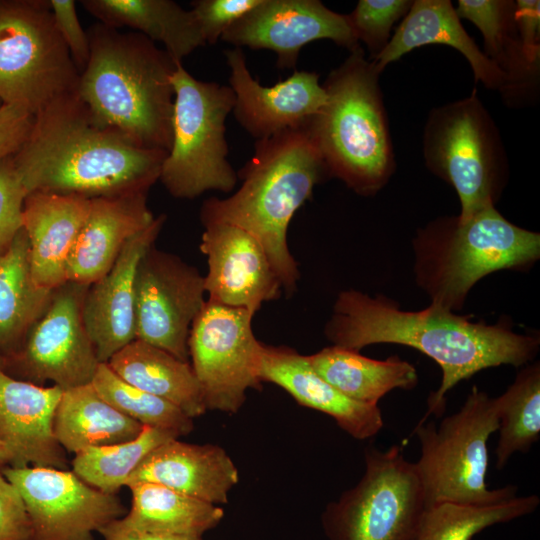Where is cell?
Wrapping results in <instances>:
<instances>
[{
  "label": "cell",
  "mask_w": 540,
  "mask_h": 540,
  "mask_svg": "<svg viewBox=\"0 0 540 540\" xmlns=\"http://www.w3.org/2000/svg\"><path fill=\"white\" fill-rule=\"evenodd\" d=\"M426 508L414 463L402 446L365 450L359 482L321 516L328 540H409Z\"/></svg>",
  "instance_id": "11"
},
{
  "label": "cell",
  "mask_w": 540,
  "mask_h": 540,
  "mask_svg": "<svg viewBox=\"0 0 540 540\" xmlns=\"http://www.w3.org/2000/svg\"><path fill=\"white\" fill-rule=\"evenodd\" d=\"M539 504L535 494L486 505L436 503L425 508L409 540H471L490 526L533 513Z\"/></svg>",
  "instance_id": "33"
},
{
  "label": "cell",
  "mask_w": 540,
  "mask_h": 540,
  "mask_svg": "<svg viewBox=\"0 0 540 540\" xmlns=\"http://www.w3.org/2000/svg\"><path fill=\"white\" fill-rule=\"evenodd\" d=\"M81 4L106 26L129 27L161 42L176 62L206 45L191 10L171 0H84Z\"/></svg>",
  "instance_id": "26"
},
{
  "label": "cell",
  "mask_w": 540,
  "mask_h": 540,
  "mask_svg": "<svg viewBox=\"0 0 540 540\" xmlns=\"http://www.w3.org/2000/svg\"><path fill=\"white\" fill-rule=\"evenodd\" d=\"M510 0H459L456 14L472 22L484 40V54L506 79L507 103L514 104L535 92L539 66L526 57L514 21Z\"/></svg>",
  "instance_id": "28"
},
{
  "label": "cell",
  "mask_w": 540,
  "mask_h": 540,
  "mask_svg": "<svg viewBox=\"0 0 540 540\" xmlns=\"http://www.w3.org/2000/svg\"><path fill=\"white\" fill-rule=\"evenodd\" d=\"M128 488L132 494L131 508L116 520L126 529L202 537L224 517L220 506L162 485L138 483Z\"/></svg>",
  "instance_id": "31"
},
{
  "label": "cell",
  "mask_w": 540,
  "mask_h": 540,
  "mask_svg": "<svg viewBox=\"0 0 540 540\" xmlns=\"http://www.w3.org/2000/svg\"><path fill=\"white\" fill-rule=\"evenodd\" d=\"M107 364L129 384L174 404L192 419L207 411L190 362L135 339Z\"/></svg>",
  "instance_id": "27"
},
{
  "label": "cell",
  "mask_w": 540,
  "mask_h": 540,
  "mask_svg": "<svg viewBox=\"0 0 540 540\" xmlns=\"http://www.w3.org/2000/svg\"><path fill=\"white\" fill-rule=\"evenodd\" d=\"M89 286L67 282L53 291L43 315L15 353L27 382L51 381L62 390L90 384L100 364L82 320Z\"/></svg>",
  "instance_id": "15"
},
{
  "label": "cell",
  "mask_w": 540,
  "mask_h": 540,
  "mask_svg": "<svg viewBox=\"0 0 540 540\" xmlns=\"http://www.w3.org/2000/svg\"><path fill=\"white\" fill-rule=\"evenodd\" d=\"M35 115L19 104L0 107V161L15 154L29 136Z\"/></svg>",
  "instance_id": "42"
},
{
  "label": "cell",
  "mask_w": 540,
  "mask_h": 540,
  "mask_svg": "<svg viewBox=\"0 0 540 540\" xmlns=\"http://www.w3.org/2000/svg\"><path fill=\"white\" fill-rule=\"evenodd\" d=\"M6 464L11 465V455L5 444L0 440V469L2 470Z\"/></svg>",
  "instance_id": "45"
},
{
  "label": "cell",
  "mask_w": 540,
  "mask_h": 540,
  "mask_svg": "<svg viewBox=\"0 0 540 540\" xmlns=\"http://www.w3.org/2000/svg\"><path fill=\"white\" fill-rule=\"evenodd\" d=\"M413 1L360 0L348 14L352 29L359 42L369 51L370 60L377 57L390 40L393 25L409 11Z\"/></svg>",
  "instance_id": "37"
},
{
  "label": "cell",
  "mask_w": 540,
  "mask_h": 540,
  "mask_svg": "<svg viewBox=\"0 0 540 540\" xmlns=\"http://www.w3.org/2000/svg\"><path fill=\"white\" fill-rule=\"evenodd\" d=\"M135 290L136 339L190 362V329L206 303L204 276L153 244L138 264Z\"/></svg>",
  "instance_id": "14"
},
{
  "label": "cell",
  "mask_w": 540,
  "mask_h": 540,
  "mask_svg": "<svg viewBox=\"0 0 540 540\" xmlns=\"http://www.w3.org/2000/svg\"><path fill=\"white\" fill-rule=\"evenodd\" d=\"M441 44L460 52L470 64L475 81L497 90L507 100L506 79L463 28L449 0H416L402 19L383 51L371 60L377 71L411 52L413 49Z\"/></svg>",
  "instance_id": "25"
},
{
  "label": "cell",
  "mask_w": 540,
  "mask_h": 540,
  "mask_svg": "<svg viewBox=\"0 0 540 540\" xmlns=\"http://www.w3.org/2000/svg\"><path fill=\"white\" fill-rule=\"evenodd\" d=\"M203 226L199 248L207 257L204 286L209 301L255 315L264 302L281 296L282 284L253 235L227 223Z\"/></svg>",
  "instance_id": "17"
},
{
  "label": "cell",
  "mask_w": 540,
  "mask_h": 540,
  "mask_svg": "<svg viewBox=\"0 0 540 540\" xmlns=\"http://www.w3.org/2000/svg\"><path fill=\"white\" fill-rule=\"evenodd\" d=\"M380 74L361 45L351 51L322 84L326 101L303 128L328 177L363 196L380 190L395 169Z\"/></svg>",
  "instance_id": "5"
},
{
  "label": "cell",
  "mask_w": 540,
  "mask_h": 540,
  "mask_svg": "<svg viewBox=\"0 0 540 540\" xmlns=\"http://www.w3.org/2000/svg\"><path fill=\"white\" fill-rule=\"evenodd\" d=\"M165 222L166 215L161 214L128 240L111 269L89 285L85 293L82 320L100 363H107L136 339L137 267Z\"/></svg>",
  "instance_id": "19"
},
{
  "label": "cell",
  "mask_w": 540,
  "mask_h": 540,
  "mask_svg": "<svg viewBox=\"0 0 540 540\" xmlns=\"http://www.w3.org/2000/svg\"><path fill=\"white\" fill-rule=\"evenodd\" d=\"M259 377L283 388L300 405L329 415L357 440L374 437L384 425L378 405L344 396L315 372L308 356L293 348L263 344Z\"/></svg>",
  "instance_id": "23"
},
{
  "label": "cell",
  "mask_w": 540,
  "mask_h": 540,
  "mask_svg": "<svg viewBox=\"0 0 540 540\" xmlns=\"http://www.w3.org/2000/svg\"><path fill=\"white\" fill-rule=\"evenodd\" d=\"M3 105L2 101L0 100V107Z\"/></svg>",
  "instance_id": "47"
},
{
  "label": "cell",
  "mask_w": 540,
  "mask_h": 540,
  "mask_svg": "<svg viewBox=\"0 0 540 540\" xmlns=\"http://www.w3.org/2000/svg\"><path fill=\"white\" fill-rule=\"evenodd\" d=\"M328 39L350 52L360 46L348 14L327 8L319 0H262L221 37L234 47L267 49L279 69L296 68L302 47Z\"/></svg>",
  "instance_id": "16"
},
{
  "label": "cell",
  "mask_w": 540,
  "mask_h": 540,
  "mask_svg": "<svg viewBox=\"0 0 540 540\" xmlns=\"http://www.w3.org/2000/svg\"><path fill=\"white\" fill-rule=\"evenodd\" d=\"M155 217L147 192L90 199L85 222L67 265V281L91 285L115 263L124 245Z\"/></svg>",
  "instance_id": "22"
},
{
  "label": "cell",
  "mask_w": 540,
  "mask_h": 540,
  "mask_svg": "<svg viewBox=\"0 0 540 540\" xmlns=\"http://www.w3.org/2000/svg\"><path fill=\"white\" fill-rule=\"evenodd\" d=\"M63 391L18 380L0 370V440L12 467L67 470L65 450L54 434V415Z\"/></svg>",
  "instance_id": "20"
},
{
  "label": "cell",
  "mask_w": 540,
  "mask_h": 540,
  "mask_svg": "<svg viewBox=\"0 0 540 540\" xmlns=\"http://www.w3.org/2000/svg\"><path fill=\"white\" fill-rule=\"evenodd\" d=\"M91 384L110 405L143 426L168 431L178 437L193 430V419L177 406L129 384L107 363L99 364Z\"/></svg>",
  "instance_id": "36"
},
{
  "label": "cell",
  "mask_w": 540,
  "mask_h": 540,
  "mask_svg": "<svg viewBox=\"0 0 540 540\" xmlns=\"http://www.w3.org/2000/svg\"><path fill=\"white\" fill-rule=\"evenodd\" d=\"M26 505L32 540H94V533L126 514L117 494L105 493L73 471L4 467Z\"/></svg>",
  "instance_id": "13"
},
{
  "label": "cell",
  "mask_w": 540,
  "mask_h": 540,
  "mask_svg": "<svg viewBox=\"0 0 540 540\" xmlns=\"http://www.w3.org/2000/svg\"><path fill=\"white\" fill-rule=\"evenodd\" d=\"M89 207L90 199L80 196L38 191L26 196L23 228L37 286L54 290L68 282V260Z\"/></svg>",
  "instance_id": "24"
},
{
  "label": "cell",
  "mask_w": 540,
  "mask_h": 540,
  "mask_svg": "<svg viewBox=\"0 0 540 540\" xmlns=\"http://www.w3.org/2000/svg\"><path fill=\"white\" fill-rule=\"evenodd\" d=\"M240 188L227 198L203 202V225L227 223L253 235L265 250L283 291L296 290L300 277L287 243L295 212L328 177L323 160L305 130H288L255 141L254 153L237 173Z\"/></svg>",
  "instance_id": "4"
},
{
  "label": "cell",
  "mask_w": 540,
  "mask_h": 540,
  "mask_svg": "<svg viewBox=\"0 0 540 540\" xmlns=\"http://www.w3.org/2000/svg\"><path fill=\"white\" fill-rule=\"evenodd\" d=\"M167 153L141 148L99 125L75 92L35 114L28 138L12 157L28 194L93 199L148 193Z\"/></svg>",
  "instance_id": "2"
},
{
  "label": "cell",
  "mask_w": 540,
  "mask_h": 540,
  "mask_svg": "<svg viewBox=\"0 0 540 540\" xmlns=\"http://www.w3.org/2000/svg\"><path fill=\"white\" fill-rule=\"evenodd\" d=\"M104 540H202V537L165 533H151L121 527L116 520L98 532Z\"/></svg>",
  "instance_id": "44"
},
{
  "label": "cell",
  "mask_w": 540,
  "mask_h": 540,
  "mask_svg": "<svg viewBox=\"0 0 540 540\" xmlns=\"http://www.w3.org/2000/svg\"><path fill=\"white\" fill-rule=\"evenodd\" d=\"M315 372L347 398L377 406L390 391L413 389L416 368L398 356L376 360L358 351L332 345L308 356Z\"/></svg>",
  "instance_id": "29"
},
{
  "label": "cell",
  "mask_w": 540,
  "mask_h": 540,
  "mask_svg": "<svg viewBox=\"0 0 540 540\" xmlns=\"http://www.w3.org/2000/svg\"><path fill=\"white\" fill-rule=\"evenodd\" d=\"M13 155L0 161V254L9 248L23 228V205L28 195Z\"/></svg>",
  "instance_id": "38"
},
{
  "label": "cell",
  "mask_w": 540,
  "mask_h": 540,
  "mask_svg": "<svg viewBox=\"0 0 540 540\" xmlns=\"http://www.w3.org/2000/svg\"><path fill=\"white\" fill-rule=\"evenodd\" d=\"M497 398L499 440L496 465L502 469L516 452L526 453L540 437V366L523 368Z\"/></svg>",
  "instance_id": "34"
},
{
  "label": "cell",
  "mask_w": 540,
  "mask_h": 540,
  "mask_svg": "<svg viewBox=\"0 0 540 540\" xmlns=\"http://www.w3.org/2000/svg\"><path fill=\"white\" fill-rule=\"evenodd\" d=\"M143 427L104 400L91 383L63 391L53 423L58 443L74 454L135 439Z\"/></svg>",
  "instance_id": "30"
},
{
  "label": "cell",
  "mask_w": 540,
  "mask_h": 540,
  "mask_svg": "<svg viewBox=\"0 0 540 540\" xmlns=\"http://www.w3.org/2000/svg\"><path fill=\"white\" fill-rule=\"evenodd\" d=\"M55 28L66 45L79 74L85 68L90 54L88 33L80 24L73 0H49Z\"/></svg>",
  "instance_id": "40"
},
{
  "label": "cell",
  "mask_w": 540,
  "mask_h": 540,
  "mask_svg": "<svg viewBox=\"0 0 540 540\" xmlns=\"http://www.w3.org/2000/svg\"><path fill=\"white\" fill-rule=\"evenodd\" d=\"M87 33L90 54L77 94L94 121L141 148L168 152L177 62L138 32L98 23Z\"/></svg>",
  "instance_id": "3"
},
{
  "label": "cell",
  "mask_w": 540,
  "mask_h": 540,
  "mask_svg": "<svg viewBox=\"0 0 540 540\" xmlns=\"http://www.w3.org/2000/svg\"><path fill=\"white\" fill-rule=\"evenodd\" d=\"M325 335L333 345L349 350L359 352L371 344L393 343L415 348L436 361L442 382L429 395L427 411L419 423L432 414H443L445 395L460 381L487 368L524 365L539 348L538 338L518 334L505 324L472 322L435 304L420 311H404L386 297L356 290L338 295Z\"/></svg>",
  "instance_id": "1"
},
{
  "label": "cell",
  "mask_w": 540,
  "mask_h": 540,
  "mask_svg": "<svg viewBox=\"0 0 540 540\" xmlns=\"http://www.w3.org/2000/svg\"><path fill=\"white\" fill-rule=\"evenodd\" d=\"M2 364H3V361H2V356H1V353H0V370H2Z\"/></svg>",
  "instance_id": "46"
},
{
  "label": "cell",
  "mask_w": 540,
  "mask_h": 540,
  "mask_svg": "<svg viewBox=\"0 0 540 540\" xmlns=\"http://www.w3.org/2000/svg\"><path fill=\"white\" fill-rule=\"evenodd\" d=\"M55 290V289H54ZM54 290L36 285L30 266L28 236L22 228L0 254V348L14 352L46 311Z\"/></svg>",
  "instance_id": "32"
},
{
  "label": "cell",
  "mask_w": 540,
  "mask_h": 540,
  "mask_svg": "<svg viewBox=\"0 0 540 540\" xmlns=\"http://www.w3.org/2000/svg\"><path fill=\"white\" fill-rule=\"evenodd\" d=\"M172 140L159 180L175 198L232 191L237 173L227 160L225 121L235 96L229 85L195 79L177 62L172 76Z\"/></svg>",
  "instance_id": "8"
},
{
  "label": "cell",
  "mask_w": 540,
  "mask_h": 540,
  "mask_svg": "<svg viewBox=\"0 0 540 540\" xmlns=\"http://www.w3.org/2000/svg\"><path fill=\"white\" fill-rule=\"evenodd\" d=\"M174 438L179 437L168 431L144 426L135 439L76 453L71 463L72 471L92 487L117 494L153 449Z\"/></svg>",
  "instance_id": "35"
},
{
  "label": "cell",
  "mask_w": 540,
  "mask_h": 540,
  "mask_svg": "<svg viewBox=\"0 0 540 540\" xmlns=\"http://www.w3.org/2000/svg\"><path fill=\"white\" fill-rule=\"evenodd\" d=\"M499 428L497 398L474 386L462 407L434 422L418 423L413 431L421 454L414 463L426 507L440 502L486 505L517 493L508 485L489 489L485 479L489 464L488 440Z\"/></svg>",
  "instance_id": "7"
},
{
  "label": "cell",
  "mask_w": 540,
  "mask_h": 540,
  "mask_svg": "<svg viewBox=\"0 0 540 540\" xmlns=\"http://www.w3.org/2000/svg\"><path fill=\"white\" fill-rule=\"evenodd\" d=\"M262 0H196L191 12L205 44L215 45L222 35Z\"/></svg>",
  "instance_id": "39"
},
{
  "label": "cell",
  "mask_w": 540,
  "mask_h": 540,
  "mask_svg": "<svg viewBox=\"0 0 540 540\" xmlns=\"http://www.w3.org/2000/svg\"><path fill=\"white\" fill-rule=\"evenodd\" d=\"M0 540H32V525L24 500L1 472Z\"/></svg>",
  "instance_id": "41"
},
{
  "label": "cell",
  "mask_w": 540,
  "mask_h": 540,
  "mask_svg": "<svg viewBox=\"0 0 540 540\" xmlns=\"http://www.w3.org/2000/svg\"><path fill=\"white\" fill-rule=\"evenodd\" d=\"M414 249L417 283L431 304L453 311L484 276L536 261L540 236L488 206L466 220L457 216L431 222L418 232Z\"/></svg>",
  "instance_id": "6"
},
{
  "label": "cell",
  "mask_w": 540,
  "mask_h": 540,
  "mask_svg": "<svg viewBox=\"0 0 540 540\" xmlns=\"http://www.w3.org/2000/svg\"><path fill=\"white\" fill-rule=\"evenodd\" d=\"M514 21L527 59L540 64V2L518 0L515 2Z\"/></svg>",
  "instance_id": "43"
},
{
  "label": "cell",
  "mask_w": 540,
  "mask_h": 540,
  "mask_svg": "<svg viewBox=\"0 0 540 540\" xmlns=\"http://www.w3.org/2000/svg\"><path fill=\"white\" fill-rule=\"evenodd\" d=\"M423 156L431 172L455 189L460 220L495 206L508 161L498 128L476 90L431 110L424 127Z\"/></svg>",
  "instance_id": "9"
},
{
  "label": "cell",
  "mask_w": 540,
  "mask_h": 540,
  "mask_svg": "<svg viewBox=\"0 0 540 540\" xmlns=\"http://www.w3.org/2000/svg\"><path fill=\"white\" fill-rule=\"evenodd\" d=\"M224 55L235 96V119L256 140L304 128L326 101L319 75L314 72L295 71L267 87L251 75L242 48L226 49Z\"/></svg>",
  "instance_id": "18"
},
{
  "label": "cell",
  "mask_w": 540,
  "mask_h": 540,
  "mask_svg": "<svg viewBox=\"0 0 540 540\" xmlns=\"http://www.w3.org/2000/svg\"><path fill=\"white\" fill-rule=\"evenodd\" d=\"M238 482V469L222 447L174 438L153 449L141 461L126 487L153 483L218 505L228 502L229 492Z\"/></svg>",
  "instance_id": "21"
},
{
  "label": "cell",
  "mask_w": 540,
  "mask_h": 540,
  "mask_svg": "<svg viewBox=\"0 0 540 540\" xmlns=\"http://www.w3.org/2000/svg\"><path fill=\"white\" fill-rule=\"evenodd\" d=\"M254 314L207 300L188 338L189 361L207 410L237 413L248 389H262V345L252 330Z\"/></svg>",
  "instance_id": "12"
},
{
  "label": "cell",
  "mask_w": 540,
  "mask_h": 540,
  "mask_svg": "<svg viewBox=\"0 0 540 540\" xmlns=\"http://www.w3.org/2000/svg\"><path fill=\"white\" fill-rule=\"evenodd\" d=\"M79 72L58 34L49 1L0 0V100L34 115L77 92Z\"/></svg>",
  "instance_id": "10"
}]
</instances>
